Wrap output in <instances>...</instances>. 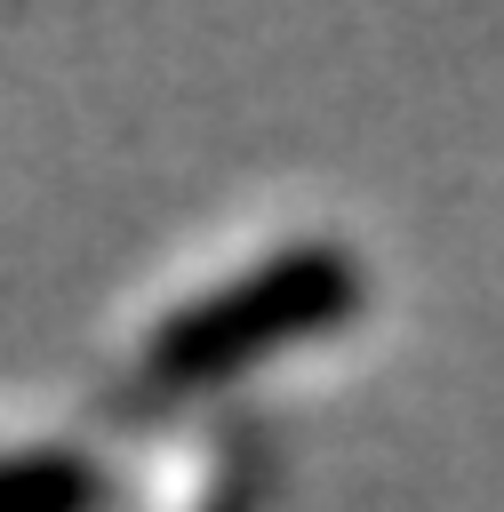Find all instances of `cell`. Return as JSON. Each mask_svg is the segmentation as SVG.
Returning a JSON list of instances; mask_svg holds the SVG:
<instances>
[{
	"label": "cell",
	"mask_w": 504,
	"mask_h": 512,
	"mask_svg": "<svg viewBox=\"0 0 504 512\" xmlns=\"http://www.w3.org/2000/svg\"><path fill=\"white\" fill-rule=\"evenodd\" d=\"M368 296V272L328 248V240H304V248H280L264 256L256 272L208 288L200 304H184L176 320H160L144 368L152 384H216L280 344H304V336H328L352 304Z\"/></svg>",
	"instance_id": "obj_1"
},
{
	"label": "cell",
	"mask_w": 504,
	"mask_h": 512,
	"mask_svg": "<svg viewBox=\"0 0 504 512\" xmlns=\"http://www.w3.org/2000/svg\"><path fill=\"white\" fill-rule=\"evenodd\" d=\"M104 480L88 456L40 448V456H0V512H96Z\"/></svg>",
	"instance_id": "obj_2"
}]
</instances>
